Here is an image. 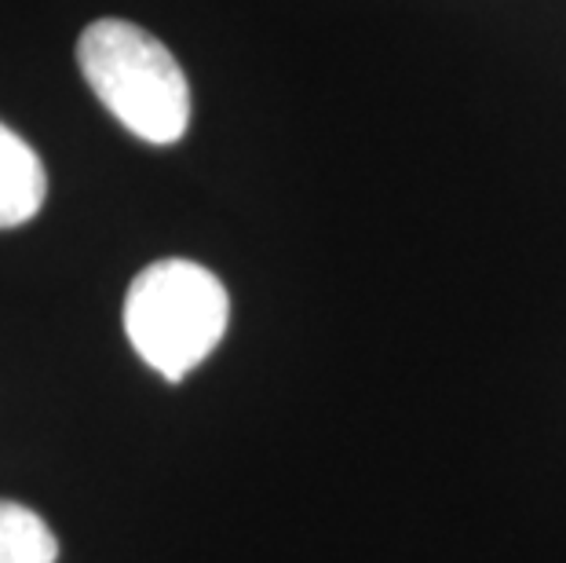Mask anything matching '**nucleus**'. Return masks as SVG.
<instances>
[{
	"mask_svg": "<svg viewBox=\"0 0 566 563\" xmlns=\"http://www.w3.org/2000/svg\"><path fill=\"white\" fill-rule=\"evenodd\" d=\"M48 176L38 150L0 122V231L22 227L44 206Z\"/></svg>",
	"mask_w": 566,
	"mask_h": 563,
	"instance_id": "obj_3",
	"label": "nucleus"
},
{
	"mask_svg": "<svg viewBox=\"0 0 566 563\" xmlns=\"http://www.w3.org/2000/svg\"><path fill=\"white\" fill-rule=\"evenodd\" d=\"M55 556L59 542L38 512L0 498V563H55Z\"/></svg>",
	"mask_w": 566,
	"mask_h": 563,
	"instance_id": "obj_4",
	"label": "nucleus"
},
{
	"mask_svg": "<svg viewBox=\"0 0 566 563\" xmlns=\"http://www.w3.org/2000/svg\"><path fill=\"white\" fill-rule=\"evenodd\" d=\"M231 301L223 282L195 260H158L136 274L125 296L132 347L165 380H184L223 341Z\"/></svg>",
	"mask_w": 566,
	"mask_h": 563,
	"instance_id": "obj_2",
	"label": "nucleus"
},
{
	"mask_svg": "<svg viewBox=\"0 0 566 563\" xmlns=\"http://www.w3.org/2000/svg\"><path fill=\"white\" fill-rule=\"evenodd\" d=\"M77 66L88 88L132 136L154 147L184 139L190 85L176 55L136 22L99 19L81 33Z\"/></svg>",
	"mask_w": 566,
	"mask_h": 563,
	"instance_id": "obj_1",
	"label": "nucleus"
}]
</instances>
